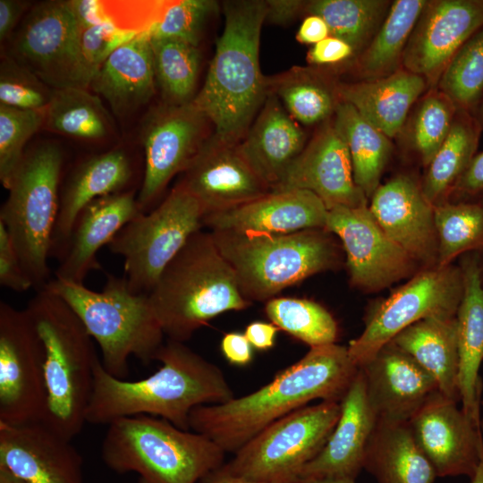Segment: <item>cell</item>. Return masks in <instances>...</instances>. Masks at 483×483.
<instances>
[{
	"label": "cell",
	"instance_id": "6da1fadb",
	"mask_svg": "<svg viewBox=\"0 0 483 483\" xmlns=\"http://www.w3.org/2000/svg\"><path fill=\"white\" fill-rule=\"evenodd\" d=\"M357 372L347 347H312L259 389L193 409L190 430L208 436L226 453H235L266 427L313 400L341 402Z\"/></svg>",
	"mask_w": 483,
	"mask_h": 483
},
{
	"label": "cell",
	"instance_id": "7a4b0ae2",
	"mask_svg": "<svg viewBox=\"0 0 483 483\" xmlns=\"http://www.w3.org/2000/svg\"><path fill=\"white\" fill-rule=\"evenodd\" d=\"M155 360L161 366L153 374L128 380L109 374L99 358L94 368L87 423L108 425L124 417L149 415L190 430L193 409L235 397L222 369L185 343L167 339Z\"/></svg>",
	"mask_w": 483,
	"mask_h": 483
},
{
	"label": "cell",
	"instance_id": "3957f363",
	"mask_svg": "<svg viewBox=\"0 0 483 483\" xmlns=\"http://www.w3.org/2000/svg\"><path fill=\"white\" fill-rule=\"evenodd\" d=\"M225 25L207 77L192 104L214 127L217 141L243 139L267 97L260 72L259 43L267 4L261 0L225 1Z\"/></svg>",
	"mask_w": 483,
	"mask_h": 483
},
{
	"label": "cell",
	"instance_id": "277c9868",
	"mask_svg": "<svg viewBox=\"0 0 483 483\" xmlns=\"http://www.w3.org/2000/svg\"><path fill=\"white\" fill-rule=\"evenodd\" d=\"M41 340L46 408L41 423L72 440L86 421L99 357L78 315L59 295L44 288L25 308Z\"/></svg>",
	"mask_w": 483,
	"mask_h": 483
},
{
	"label": "cell",
	"instance_id": "5b68a950",
	"mask_svg": "<svg viewBox=\"0 0 483 483\" xmlns=\"http://www.w3.org/2000/svg\"><path fill=\"white\" fill-rule=\"evenodd\" d=\"M148 295L165 335L182 343L216 316L252 303L241 293L211 233L201 230L165 267Z\"/></svg>",
	"mask_w": 483,
	"mask_h": 483
},
{
	"label": "cell",
	"instance_id": "8992f818",
	"mask_svg": "<svg viewBox=\"0 0 483 483\" xmlns=\"http://www.w3.org/2000/svg\"><path fill=\"white\" fill-rule=\"evenodd\" d=\"M101 458L137 483H199L225 463V452L208 436L149 415L124 417L107 425Z\"/></svg>",
	"mask_w": 483,
	"mask_h": 483
},
{
	"label": "cell",
	"instance_id": "52a82bcc",
	"mask_svg": "<svg viewBox=\"0 0 483 483\" xmlns=\"http://www.w3.org/2000/svg\"><path fill=\"white\" fill-rule=\"evenodd\" d=\"M45 288L63 298L78 315L98 344L104 369L115 377H128L132 356L145 364L155 360L165 343L148 295L131 292L123 276L107 274L98 292L56 278Z\"/></svg>",
	"mask_w": 483,
	"mask_h": 483
},
{
	"label": "cell",
	"instance_id": "ba28073f",
	"mask_svg": "<svg viewBox=\"0 0 483 483\" xmlns=\"http://www.w3.org/2000/svg\"><path fill=\"white\" fill-rule=\"evenodd\" d=\"M233 268L242 296L267 301L282 290L336 268L340 249L326 229L269 235L210 231Z\"/></svg>",
	"mask_w": 483,
	"mask_h": 483
},
{
	"label": "cell",
	"instance_id": "9c48e42d",
	"mask_svg": "<svg viewBox=\"0 0 483 483\" xmlns=\"http://www.w3.org/2000/svg\"><path fill=\"white\" fill-rule=\"evenodd\" d=\"M64 167L61 148L42 142L26 149L1 206L2 223L36 291L50 282L48 259L56 225Z\"/></svg>",
	"mask_w": 483,
	"mask_h": 483
},
{
	"label": "cell",
	"instance_id": "30bf717a",
	"mask_svg": "<svg viewBox=\"0 0 483 483\" xmlns=\"http://www.w3.org/2000/svg\"><path fill=\"white\" fill-rule=\"evenodd\" d=\"M341 412L340 402L304 406L271 423L221 469L258 483H297L323 449Z\"/></svg>",
	"mask_w": 483,
	"mask_h": 483
},
{
	"label": "cell",
	"instance_id": "8fae6325",
	"mask_svg": "<svg viewBox=\"0 0 483 483\" xmlns=\"http://www.w3.org/2000/svg\"><path fill=\"white\" fill-rule=\"evenodd\" d=\"M204 210L176 183L161 202L129 222L107 245L123 259L130 290L148 294L159 275L190 238L201 230Z\"/></svg>",
	"mask_w": 483,
	"mask_h": 483
},
{
	"label": "cell",
	"instance_id": "7c38bea8",
	"mask_svg": "<svg viewBox=\"0 0 483 483\" xmlns=\"http://www.w3.org/2000/svg\"><path fill=\"white\" fill-rule=\"evenodd\" d=\"M462 293L460 266L420 269L369 312L364 330L347 347L351 360L360 367L398 333L423 318L455 317Z\"/></svg>",
	"mask_w": 483,
	"mask_h": 483
},
{
	"label": "cell",
	"instance_id": "4fadbf2b",
	"mask_svg": "<svg viewBox=\"0 0 483 483\" xmlns=\"http://www.w3.org/2000/svg\"><path fill=\"white\" fill-rule=\"evenodd\" d=\"M80 30L67 1L32 4L8 40L9 56L53 89H89L92 80L80 50Z\"/></svg>",
	"mask_w": 483,
	"mask_h": 483
},
{
	"label": "cell",
	"instance_id": "5bb4252c",
	"mask_svg": "<svg viewBox=\"0 0 483 483\" xmlns=\"http://www.w3.org/2000/svg\"><path fill=\"white\" fill-rule=\"evenodd\" d=\"M41 340L26 309L0 301V423L41 422L46 408Z\"/></svg>",
	"mask_w": 483,
	"mask_h": 483
},
{
	"label": "cell",
	"instance_id": "9a60e30c",
	"mask_svg": "<svg viewBox=\"0 0 483 483\" xmlns=\"http://www.w3.org/2000/svg\"><path fill=\"white\" fill-rule=\"evenodd\" d=\"M208 119L192 102L157 108L142 131L143 178L137 195L140 210L148 213L160 203L169 182L182 174L207 137Z\"/></svg>",
	"mask_w": 483,
	"mask_h": 483
},
{
	"label": "cell",
	"instance_id": "2e32d148",
	"mask_svg": "<svg viewBox=\"0 0 483 483\" xmlns=\"http://www.w3.org/2000/svg\"><path fill=\"white\" fill-rule=\"evenodd\" d=\"M326 230L341 241L350 284L360 291L379 292L421 269L386 235L369 206L329 209Z\"/></svg>",
	"mask_w": 483,
	"mask_h": 483
},
{
	"label": "cell",
	"instance_id": "e0dca14e",
	"mask_svg": "<svg viewBox=\"0 0 483 483\" xmlns=\"http://www.w3.org/2000/svg\"><path fill=\"white\" fill-rule=\"evenodd\" d=\"M483 28V0H427L405 47L402 67L436 87L456 52Z\"/></svg>",
	"mask_w": 483,
	"mask_h": 483
},
{
	"label": "cell",
	"instance_id": "ac0fdd59",
	"mask_svg": "<svg viewBox=\"0 0 483 483\" xmlns=\"http://www.w3.org/2000/svg\"><path fill=\"white\" fill-rule=\"evenodd\" d=\"M457 403L436 391L413 415L409 425L437 477L470 479L483 454L482 432L480 425Z\"/></svg>",
	"mask_w": 483,
	"mask_h": 483
},
{
	"label": "cell",
	"instance_id": "d6986e66",
	"mask_svg": "<svg viewBox=\"0 0 483 483\" xmlns=\"http://www.w3.org/2000/svg\"><path fill=\"white\" fill-rule=\"evenodd\" d=\"M293 189L313 192L328 210L368 206V198L354 181L348 148L333 118L320 124L271 191Z\"/></svg>",
	"mask_w": 483,
	"mask_h": 483
},
{
	"label": "cell",
	"instance_id": "ffe728a7",
	"mask_svg": "<svg viewBox=\"0 0 483 483\" xmlns=\"http://www.w3.org/2000/svg\"><path fill=\"white\" fill-rule=\"evenodd\" d=\"M178 183L197 199L205 216L234 208L271 191L242 156L238 144L219 142L212 135Z\"/></svg>",
	"mask_w": 483,
	"mask_h": 483
},
{
	"label": "cell",
	"instance_id": "44dd1931",
	"mask_svg": "<svg viewBox=\"0 0 483 483\" xmlns=\"http://www.w3.org/2000/svg\"><path fill=\"white\" fill-rule=\"evenodd\" d=\"M369 208L386 235L421 269L437 266L434 206L412 176L399 174L380 184L371 196Z\"/></svg>",
	"mask_w": 483,
	"mask_h": 483
},
{
	"label": "cell",
	"instance_id": "7402d4cb",
	"mask_svg": "<svg viewBox=\"0 0 483 483\" xmlns=\"http://www.w3.org/2000/svg\"><path fill=\"white\" fill-rule=\"evenodd\" d=\"M0 467L24 483H85L83 459L72 440L41 422L0 423Z\"/></svg>",
	"mask_w": 483,
	"mask_h": 483
},
{
	"label": "cell",
	"instance_id": "603a6c76",
	"mask_svg": "<svg viewBox=\"0 0 483 483\" xmlns=\"http://www.w3.org/2000/svg\"><path fill=\"white\" fill-rule=\"evenodd\" d=\"M358 369L377 420L409 422L438 391L433 377L392 341Z\"/></svg>",
	"mask_w": 483,
	"mask_h": 483
},
{
	"label": "cell",
	"instance_id": "cb8c5ba5",
	"mask_svg": "<svg viewBox=\"0 0 483 483\" xmlns=\"http://www.w3.org/2000/svg\"><path fill=\"white\" fill-rule=\"evenodd\" d=\"M136 191L98 198L79 213L56 258L55 278L84 284L89 273L101 268L97 253L131 221L141 215Z\"/></svg>",
	"mask_w": 483,
	"mask_h": 483
},
{
	"label": "cell",
	"instance_id": "d4e9b609",
	"mask_svg": "<svg viewBox=\"0 0 483 483\" xmlns=\"http://www.w3.org/2000/svg\"><path fill=\"white\" fill-rule=\"evenodd\" d=\"M328 209L306 190L270 191L234 208L208 215L203 225L211 231L278 235L326 229Z\"/></svg>",
	"mask_w": 483,
	"mask_h": 483
},
{
	"label": "cell",
	"instance_id": "484cf974",
	"mask_svg": "<svg viewBox=\"0 0 483 483\" xmlns=\"http://www.w3.org/2000/svg\"><path fill=\"white\" fill-rule=\"evenodd\" d=\"M340 405V417L332 434L320 453L303 468L300 479L355 481L363 469L366 448L377 419L360 369Z\"/></svg>",
	"mask_w": 483,
	"mask_h": 483
},
{
	"label": "cell",
	"instance_id": "4316f807",
	"mask_svg": "<svg viewBox=\"0 0 483 483\" xmlns=\"http://www.w3.org/2000/svg\"><path fill=\"white\" fill-rule=\"evenodd\" d=\"M135 177L134 162L121 148L91 156L75 165L61 183L51 257L58 256L84 207L101 197L135 191L131 188Z\"/></svg>",
	"mask_w": 483,
	"mask_h": 483
},
{
	"label": "cell",
	"instance_id": "83f0119b",
	"mask_svg": "<svg viewBox=\"0 0 483 483\" xmlns=\"http://www.w3.org/2000/svg\"><path fill=\"white\" fill-rule=\"evenodd\" d=\"M306 133L268 94L238 148L256 174L273 191L307 144Z\"/></svg>",
	"mask_w": 483,
	"mask_h": 483
},
{
	"label": "cell",
	"instance_id": "f1b7e54d",
	"mask_svg": "<svg viewBox=\"0 0 483 483\" xmlns=\"http://www.w3.org/2000/svg\"><path fill=\"white\" fill-rule=\"evenodd\" d=\"M463 293L456 312L462 409L480 425L483 362V284L478 252L462 256Z\"/></svg>",
	"mask_w": 483,
	"mask_h": 483
},
{
	"label": "cell",
	"instance_id": "f546056e",
	"mask_svg": "<svg viewBox=\"0 0 483 483\" xmlns=\"http://www.w3.org/2000/svg\"><path fill=\"white\" fill-rule=\"evenodd\" d=\"M155 85L149 34L145 31L111 54L89 87L105 98L114 114L125 117L150 101Z\"/></svg>",
	"mask_w": 483,
	"mask_h": 483
},
{
	"label": "cell",
	"instance_id": "4dcf8cb0",
	"mask_svg": "<svg viewBox=\"0 0 483 483\" xmlns=\"http://www.w3.org/2000/svg\"><path fill=\"white\" fill-rule=\"evenodd\" d=\"M427 88L422 76L402 67L375 80L337 82L341 101L352 105L391 140L400 133L411 108Z\"/></svg>",
	"mask_w": 483,
	"mask_h": 483
},
{
	"label": "cell",
	"instance_id": "1f68e13d",
	"mask_svg": "<svg viewBox=\"0 0 483 483\" xmlns=\"http://www.w3.org/2000/svg\"><path fill=\"white\" fill-rule=\"evenodd\" d=\"M436 381L438 391L459 402V352L456 318H423L392 340Z\"/></svg>",
	"mask_w": 483,
	"mask_h": 483
},
{
	"label": "cell",
	"instance_id": "d6a6232c",
	"mask_svg": "<svg viewBox=\"0 0 483 483\" xmlns=\"http://www.w3.org/2000/svg\"><path fill=\"white\" fill-rule=\"evenodd\" d=\"M363 469L378 483H433L437 478L409 422L377 421L366 448Z\"/></svg>",
	"mask_w": 483,
	"mask_h": 483
},
{
	"label": "cell",
	"instance_id": "836d02e7",
	"mask_svg": "<svg viewBox=\"0 0 483 483\" xmlns=\"http://www.w3.org/2000/svg\"><path fill=\"white\" fill-rule=\"evenodd\" d=\"M337 82L322 70L296 66L267 77V95H275L299 123L320 125L333 118L341 102Z\"/></svg>",
	"mask_w": 483,
	"mask_h": 483
},
{
	"label": "cell",
	"instance_id": "e575fe53",
	"mask_svg": "<svg viewBox=\"0 0 483 483\" xmlns=\"http://www.w3.org/2000/svg\"><path fill=\"white\" fill-rule=\"evenodd\" d=\"M426 3L427 0L392 2L376 35L353 57L350 68L360 80L386 77L401 68L405 47Z\"/></svg>",
	"mask_w": 483,
	"mask_h": 483
},
{
	"label": "cell",
	"instance_id": "d590c367",
	"mask_svg": "<svg viewBox=\"0 0 483 483\" xmlns=\"http://www.w3.org/2000/svg\"><path fill=\"white\" fill-rule=\"evenodd\" d=\"M333 123L348 148L354 181L369 199L381 184L392 155L391 139L343 101L339 103Z\"/></svg>",
	"mask_w": 483,
	"mask_h": 483
},
{
	"label": "cell",
	"instance_id": "8d00e7d4",
	"mask_svg": "<svg viewBox=\"0 0 483 483\" xmlns=\"http://www.w3.org/2000/svg\"><path fill=\"white\" fill-rule=\"evenodd\" d=\"M482 129L476 116L458 110L445 141L427 166L421 185L426 199L435 207L449 200L479 142Z\"/></svg>",
	"mask_w": 483,
	"mask_h": 483
},
{
	"label": "cell",
	"instance_id": "74e56055",
	"mask_svg": "<svg viewBox=\"0 0 483 483\" xmlns=\"http://www.w3.org/2000/svg\"><path fill=\"white\" fill-rule=\"evenodd\" d=\"M44 125L53 132L89 140L106 137L112 129L101 99L80 88L54 89Z\"/></svg>",
	"mask_w": 483,
	"mask_h": 483
},
{
	"label": "cell",
	"instance_id": "f35d334b",
	"mask_svg": "<svg viewBox=\"0 0 483 483\" xmlns=\"http://www.w3.org/2000/svg\"><path fill=\"white\" fill-rule=\"evenodd\" d=\"M391 4L386 0H314L307 1L304 12L322 17L330 36L349 43L356 55L376 35Z\"/></svg>",
	"mask_w": 483,
	"mask_h": 483
},
{
	"label": "cell",
	"instance_id": "ab89813d",
	"mask_svg": "<svg viewBox=\"0 0 483 483\" xmlns=\"http://www.w3.org/2000/svg\"><path fill=\"white\" fill-rule=\"evenodd\" d=\"M155 77L165 104L192 101L199 71V46L173 38L149 36Z\"/></svg>",
	"mask_w": 483,
	"mask_h": 483
},
{
	"label": "cell",
	"instance_id": "60d3db41",
	"mask_svg": "<svg viewBox=\"0 0 483 483\" xmlns=\"http://www.w3.org/2000/svg\"><path fill=\"white\" fill-rule=\"evenodd\" d=\"M438 243L437 266L459 256L483 250V205L479 201H446L434 207Z\"/></svg>",
	"mask_w": 483,
	"mask_h": 483
},
{
	"label": "cell",
	"instance_id": "b9f144b4",
	"mask_svg": "<svg viewBox=\"0 0 483 483\" xmlns=\"http://www.w3.org/2000/svg\"><path fill=\"white\" fill-rule=\"evenodd\" d=\"M265 313L271 323L310 348L335 343L338 326L322 305L308 299L273 298L266 301Z\"/></svg>",
	"mask_w": 483,
	"mask_h": 483
},
{
	"label": "cell",
	"instance_id": "7bdbcfd3",
	"mask_svg": "<svg viewBox=\"0 0 483 483\" xmlns=\"http://www.w3.org/2000/svg\"><path fill=\"white\" fill-rule=\"evenodd\" d=\"M436 88L458 110L475 114L483 98V28L453 56Z\"/></svg>",
	"mask_w": 483,
	"mask_h": 483
},
{
	"label": "cell",
	"instance_id": "ee69618b",
	"mask_svg": "<svg viewBox=\"0 0 483 483\" xmlns=\"http://www.w3.org/2000/svg\"><path fill=\"white\" fill-rule=\"evenodd\" d=\"M458 109L436 87L429 88L412 114L409 140L427 167L447 137Z\"/></svg>",
	"mask_w": 483,
	"mask_h": 483
},
{
	"label": "cell",
	"instance_id": "f6af8a7d",
	"mask_svg": "<svg viewBox=\"0 0 483 483\" xmlns=\"http://www.w3.org/2000/svg\"><path fill=\"white\" fill-rule=\"evenodd\" d=\"M44 123L45 110L0 104V181L5 189L25 155L26 143Z\"/></svg>",
	"mask_w": 483,
	"mask_h": 483
},
{
	"label": "cell",
	"instance_id": "bcb514c9",
	"mask_svg": "<svg viewBox=\"0 0 483 483\" xmlns=\"http://www.w3.org/2000/svg\"><path fill=\"white\" fill-rule=\"evenodd\" d=\"M54 89L34 72L4 54L0 63V104L30 110H45Z\"/></svg>",
	"mask_w": 483,
	"mask_h": 483
},
{
	"label": "cell",
	"instance_id": "7dc6e473",
	"mask_svg": "<svg viewBox=\"0 0 483 483\" xmlns=\"http://www.w3.org/2000/svg\"><path fill=\"white\" fill-rule=\"evenodd\" d=\"M216 6V2L211 0L169 1L148 34L156 38H178L199 46L204 27Z\"/></svg>",
	"mask_w": 483,
	"mask_h": 483
},
{
	"label": "cell",
	"instance_id": "c3c4849f",
	"mask_svg": "<svg viewBox=\"0 0 483 483\" xmlns=\"http://www.w3.org/2000/svg\"><path fill=\"white\" fill-rule=\"evenodd\" d=\"M138 34L140 33L120 28L112 21L80 30V50L91 77L93 78L111 54Z\"/></svg>",
	"mask_w": 483,
	"mask_h": 483
},
{
	"label": "cell",
	"instance_id": "681fc988",
	"mask_svg": "<svg viewBox=\"0 0 483 483\" xmlns=\"http://www.w3.org/2000/svg\"><path fill=\"white\" fill-rule=\"evenodd\" d=\"M0 285L16 292L33 288L5 226L0 223Z\"/></svg>",
	"mask_w": 483,
	"mask_h": 483
},
{
	"label": "cell",
	"instance_id": "f907efd6",
	"mask_svg": "<svg viewBox=\"0 0 483 483\" xmlns=\"http://www.w3.org/2000/svg\"><path fill=\"white\" fill-rule=\"evenodd\" d=\"M354 56L355 52L349 43L329 36L309 48L307 61L312 66H325L338 64Z\"/></svg>",
	"mask_w": 483,
	"mask_h": 483
},
{
	"label": "cell",
	"instance_id": "816d5d0a",
	"mask_svg": "<svg viewBox=\"0 0 483 483\" xmlns=\"http://www.w3.org/2000/svg\"><path fill=\"white\" fill-rule=\"evenodd\" d=\"M451 197L453 202L478 201L483 197V151L473 157L455 184Z\"/></svg>",
	"mask_w": 483,
	"mask_h": 483
},
{
	"label": "cell",
	"instance_id": "f5cc1de1",
	"mask_svg": "<svg viewBox=\"0 0 483 483\" xmlns=\"http://www.w3.org/2000/svg\"><path fill=\"white\" fill-rule=\"evenodd\" d=\"M31 7L23 0H0V40L8 42Z\"/></svg>",
	"mask_w": 483,
	"mask_h": 483
},
{
	"label": "cell",
	"instance_id": "db71d44e",
	"mask_svg": "<svg viewBox=\"0 0 483 483\" xmlns=\"http://www.w3.org/2000/svg\"><path fill=\"white\" fill-rule=\"evenodd\" d=\"M221 351L232 365L247 366L253 358L252 346L244 333L230 332L221 340Z\"/></svg>",
	"mask_w": 483,
	"mask_h": 483
},
{
	"label": "cell",
	"instance_id": "11a10c76",
	"mask_svg": "<svg viewBox=\"0 0 483 483\" xmlns=\"http://www.w3.org/2000/svg\"><path fill=\"white\" fill-rule=\"evenodd\" d=\"M67 2L80 30L93 25L110 21L106 12L105 2L95 0H72Z\"/></svg>",
	"mask_w": 483,
	"mask_h": 483
},
{
	"label": "cell",
	"instance_id": "9f6ffc18",
	"mask_svg": "<svg viewBox=\"0 0 483 483\" xmlns=\"http://www.w3.org/2000/svg\"><path fill=\"white\" fill-rule=\"evenodd\" d=\"M266 21L275 24H285L304 12L307 1L299 0H269L266 1Z\"/></svg>",
	"mask_w": 483,
	"mask_h": 483
},
{
	"label": "cell",
	"instance_id": "6f0895ef",
	"mask_svg": "<svg viewBox=\"0 0 483 483\" xmlns=\"http://www.w3.org/2000/svg\"><path fill=\"white\" fill-rule=\"evenodd\" d=\"M278 330L273 323L254 321L246 326L244 335L253 348L267 351L275 345Z\"/></svg>",
	"mask_w": 483,
	"mask_h": 483
},
{
	"label": "cell",
	"instance_id": "680465c9",
	"mask_svg": "<svg viewBox=\"0 0 483 483\" xmlns=\"http://www.w3.org/2000/svg\"><path fill=\"white\" fill-rule=\"evenodd\" d=\"M330 36V30L326 21L316 14H308L301 21L296 34L298 42L306 45H315Z\"/></svg>",
	"mask_w": 483,
	"mask_h": 483
},
{
	"label": "cell",
	"instance_id": "91938a15",
	"mask_svg": "<svg viewBox=\"0 0 483 483\" xmlns=\"http://www.w3.org/2000/svg\"><path fill=\"white\" fill-rule=\"evenodd\" d=\"M199 483H258L243 478L236 477L224 471L221 468L211 472Z\"/></svg>",
	"mask_w": 483,
	"mask_h": 483
},
{
	"label": "cell",
	"instance_id": "94428289",
	"mask_svg": "<svg viewBox=\"0 0 483 483\" xmlns=\"http://www.w3.org/2000/svg\"><path fill=\"white\" fill-rule=\"evenodd\" d=\"M0 483H24L8 470L0 467Z\"/></svg>",
	"mask_w": 483,
	"mask_h": 483
},
{
	"label": "cell",
	"instance_id": "6125c7cd",
	"mask_svg": "<svg viewBox=\"0 0 483 483\" xmlns=\"http://www.w3.org/2000/svg\"><path fill=\"white\" fill-rule=\"evenodd\" d=\"M470 483H483V454L475 474L470 478Z\"/></svg>",
	"mask_w": 483,
	"mask_h": 483
},
{
	"label": "cell",
	"instance_id": "be15d7a7",
	"mask_svg": "<svg viewBox=\"0 0 483 483\" xmlns=\"http://www.w3.org/2000/svg\"><path fill=\"white\" fill-rule=\"evenodd\" d=\"M297 483H356L353 480L300 479Z\"/></svg>",
	"mask_w": 483,
	"mask_h": 483
},
{
	"label": "cell",
	"instance_id": "e7e4bbea",
	"mask_svg": "<svg viewBox=\"0 0 483 483\" xmlns=\"http://www.w3.org/2000/svg\"><path fill=\"white\" fill-rule=\"evenodd\" d=\"M474 115L476 116L477 120L479 121L481 126V129L483 130V98Z\"/></svg>",
	"mask_w": 483,
	"mask_h": 483
},
{
	"label": "cell",
	"instance_id": "03108f58",
	"mask_svg": "<svg viewBox=\"0 0 483 483\" xmlns=\"http://www.w3.org/2000/svg\"><path fill=\"white\" fill-rule=\"evenodd\" d=\"M478 201H479L483 205V197L479 199ZM480 274H481V282L483 284V258H480Z\"/></svg>",
	"mask_w": 483,
	"mask_h": 483
},
{
	"label": "cell",
	"instance_id": "003e7915",
	"mask_svg": "<svg viewBox=\"0 0 483 483\" xmlns=\"http://www.w3.org/2000/svg\"><path fill=\"white\" fill-rule=\"evenodd\" d=\"M481 405L483 406V400L481 401ZM480 429L483 434V416L480 418Z\"/></svg>",
	"mask_w": 483,
	"mask_h": 483
}]
</instances>
